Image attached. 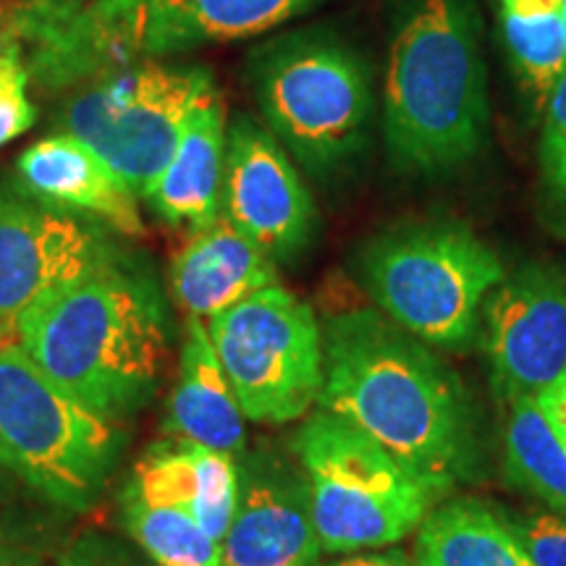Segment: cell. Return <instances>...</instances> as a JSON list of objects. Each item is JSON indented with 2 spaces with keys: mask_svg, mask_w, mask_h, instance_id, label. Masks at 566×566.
Returning a JSON list of instances; mask_svg holds the SVG:
<instances>
[{
  "mask_svg": "<svg viewBox=\"0 0 566 566\" xmlns=\"http://www.w3.org/2000/svg\"><path fill=\"white\" fill-rule=\"evenodd\" d=\"M317 401L384 446L436 499L470 470L472 422L454 373L386 315L359 310L325 323Z\"/></svg>",
  "mask_w": 566,
  "mask_h": 566,
  "instance_id": "obj_1",
  "label": "cell"
},
{
  "mask_svg": "<svg viewBox=\"0 0 566 566\" xmlns=\"http://www.w3.org/2000/svg\"><path fill=\"white\" fill-rule=\"evenodd\" d=\"M13 331L48 378L113 420L150 399L168 349L158 289L118 263L42 296Z\"/></svg>",
  "mask_w": 566,
  "mask_h": 566,
  "instance_id": "obj_2",
  "label": "cell"
},
{
  "mask_svg": "<svg viewBox=\"0 0 566 566\" xmlns=\"http://www.w3.org/2000/svg\"><path fill=\"white\" fill-rule=\"evenodd\" d=\"M491 122L478 17L467 0H420L391 42L384 126L396 166L443 174L483 150Z\"/></svg>",
  "mask_w": 566,
  "mask_h": 566,
  "instance_id": "obj_3",
  "label": "cell"
},
{
  "mask_svg": "<svg viewBox=\"0 0 566 566\" xmlns=\"http://www.w3.org/2000/svg\"><path fill=\"white\" fill-rule=\"evenodd\" d=\"M122 428L48 378L19 342L0 349V467L48 504L84 512L122 454Z\"/></svg>",
  "mask_w": 566,
  "mask_h": 566,
  "instance_id": "obj_4",
  "label": "cell"
},
{
  "mask_svg": "<svg viewBox=\"0 0 566 566\" xmlns=\"http://www.w3.org/2000/svg\"><path fill=\"white\" fill-rule=\"evenodd\" d=\"M294 451L325 554L394 546L433 512V491L342 417H310L294 438Z\"/></svg>",
  "mask_w": 566,
  "mask_h": 566,
  "instance_id": "obj_5",
  "label": "cell"
},
{
  "mask_svg": "<svg viewBox=\"0 0 566 566\" xmlns=\"http://www.w3.org/2000/svg\"><path fill=\"white\" fill-rule=\"evenodd\" d=\"M363 273L388 321L438 349L472 344L480 310L506 279L499 254L457 223L384 233L367 247Z\"/></svg>",
  "mask_w": 566,
  "mask_h": 566,
  "instance_id": "obj_6",
  "label": "cell"
},
{
  "mask_svg": "<svg viewBox=\"0 0 566 566\" xmlns=\"http://www.w3.org/2000/svg\"><path fill=\"white\" fill-rule=\"evenodd\" d=\"M212 87L205 69L142 61L71 90L61 132L108 163L134 197H150L171 163L189 111Z\"/></svg>",
  "mask_w": 566,
  "mask_h": 566,
  "instance_id": "obj_7",
  "label": "cell"
},
{
  "mask_svg": "<svg viewBox=\"0 0 566 566\" xmlns=\"http://www.w3.org/2000/svg\"><path fill=\"white\" fill-rule=\"evenodd\" d=\"M244 420H300L323 391V331L310 304L273 283L208 325Z\"/></svg>",
  "mask_w": 566,
  "mask_h": 566,
  "instance_id": "obj_8",
  "label": "cell"
},
{
  "mask_svg": "<svg viewBox=\"0 0 566 566\" xmlns=\"http://www.w3.org/2000/svg\"><path fill=\"white\" fill-rule=\"evenodd\" d=\"M265 122L310 168H328L359 147L373 92L365 63L342 42L289 40L258 69Z\"/></svg>",
  "mask_w": 566,
  "mask_h": 566,
  "instance_id": "obj_9",
  "label": "cell"
},
{
  "mask_svg": "<svg viewBox=\"0 0 566 566\" xmlns=\"http://www.w3.org/2000/svg\"><path fill=\"white\" fill-rule=\"evenodd\" d=\"M30 82L76 90L158 55L155 0H11Z\"/></svg>",
  "mask_w": 566,
  "mask_h": 566,
  "instance_id": "obj_10",
  "label": "cell"
},
{
  "mask_svg": "<svg viewBox=\"0 0 566 566\" xmlns=\"http://www.w3.org/2000/svg\"><path fill=\"white\" fill-rule=\"evenodd\" d=\"M485 352L504 405L535 399L566 375V271L527 265L485 302Z\"/></svg>",
  "mask_w": 566,
  "mask_h": 566,
  "instance_id": "obj_11",
  "label": "cell"
},
{
  "mask_svg": "<svg viewBox=\"0 0 566 566\" xmlns=\"http://www.w3.org/2000/svg\"><path fill=\"white\" fill-rule=\"evenodd\" d=\"M118 263L92 221L0 192V321L17 317L55 289Z\"/></svg>",
  "mask_w": 566,
  "mask_h": 566,
  "instance_id": "obj_12",
  "label": "cell"
},
{
  "mask_svg": "<svg viewBox=\"0 0 566 566\" xmlns=\"http://www.w3.org/2000/svg\"><path fill=\"white\" fill-rule=\"evenodd\" d=\"M221 212L271 260H289L313 237L315 205L279 139L252 118L226 134Z\"/></svg>",
  "mask_w": 566,
  "mask_h": 566,
  "instance_id": "obj_13",
  "label": "cell"
},
{
  "mask_svg": "<svg viewBox=\"0 0 566 566\" xmlns=\"http://www.w3.org/2000/svg\"><path fill=\"white\" fill-rule=\"evenodd\" d=\"M310 488L302 467L275 454H254L239 467V504L221 541V566H315Z\"/></svg>",
  "mask_w": 566,
  "mask_h": 566,
  "instance_id": "obj_14",
  "label": "cell"
},
{
  "mask_svg": "<svg viewBox=\"0 0 566 566\" xmlns=\"http://www.w3.org/2000/svg\"><path fill=\"white\" fill-rule=\"evenodd\" d=\"M21 192L51 208L80 212L124 237H142L137 197L101 155L66 132L27 147L17 160Z\"/></svg>",
  "mask_w": 566,
  "mask_h": 566,
  "instance_id": "obj_15",
  "label": "cell"
},
{
  "mask_svg": "<svg viewBox=\"0 0 566 566\" xmlns=\"http://www.w3.org/2000/svg\"><path fill=\"white\" fill-rule=\"evenodd\" d=\"M279 283L275 265L252 239L218 216L174 258L171 292L189 317H216L260 289Z\"/></svg>",
  "mask_w": 566,
  "mask_h": 566,
  "instance_id": "obj_16",
  "label": "cell"
},
{
  "mask_svg": "<svg viewBox=\"0 0 566 566\" xmlns=\"http://www.w3.org/2000/svg\"><path fill=\"white\" fill-rule=\"evenodd\" d=\"M126 491L147 504L181 509L221 543L237 514L239 464L233 457L195 443L158 446L134 467Z\"/></svg>",
  "mask_w": 566,
  "mask_h": 566,
  "instance_id": "obj_17",
  "label": "cell"
},
{
  "mask_svg": "<svg viewBox=\"0 0 566 566\" xmlns=\"http://www.w3.org/2000/svg\"><path fill=\"white\" fill-rule=\"evenodd\" d=\"M226 113L216 84L189 111L179 145L147 202L163 221L200 231L221 216Z\"/></svg>",
  "mask_w": 566,
  "mask_h": 566,
  "instance_id": "obj_18",
  "label": "cell"
},
{
  "mask_svg": "<svg viewBox=\"0 0 566 566\" xmlns=\"http://www.w3.org/2000/svg\"><path fill=\"white\" fill-rule=\"evenodd\" d=\"M168 424L181 443L226 457L239 454L244 446V415L200 317L187 321Z\"/></svg>",
  "mask_w": 566,
  "mask_h": 566,
  "instance_id": "obj_19",
  "label": "cell"
},
{
  "mask_svg": "<svg viewBox=\"0 0 566 566\" xmlns=\"http://www.w3.org/2000/svg\"><path fill=\"white\" fill-rule=\"evenodd\" d=\"M417 566H535L504 514L475 501L433 509L417 530Z\"/></svg>",
  "mask_w": 566,
  "mask_h": 566,
  "instance_id": "obj_20",
  "label": "cell"
},
{
  "mask_svg": "<svg viewBox=\"0 0 566 566\" xmlns=\"http://www.w3.org/2000/svg\"><path fill=\"white\" fill-rule=\"evenodd\" d=\"M317 0H155L158 55L200 42L263 34L313 9Z\"/></svg>",
  "mask_w": 566,
  "mask_h": 566,
  "instance_id": "obj_21",
  "label": "cell"
},
{
  "mask_svg": "<svg viewBox=\"0 0 566 566\" xmlns=\"http://www.w3.org/2000/svg\"><path fill=\"white\" fill-rule=\"evenodd\" d=\"M509 61L537 103L566 74V0H495Z\"/></svg>",
  "mask_w": 566,
  "mask_h": 566,
  "instance_id": "obj_22",
  "label": "cell"
},
{
  "mask_svg": "<svg viewBox=\"0 0 566 566\" xmlns=\"http://www.w3.org/2000/svg\"><path fill=\"white\" fill-rule=\"evenodd\" d=\"M506 472L566 516V443L535 399L509 405Z\"/></svg>",
  "mask_w": 566,
  "mask_h": 566,
  "instance_id": "obj_23",
  "label": "cell"
},
{
  "mask_svg": "<svg viewBox=\"0 0 566 566\" xmlns=\"http://www.w3.org/2000/svg\"><path fill=\"white\" fill-rule=\"evenodd\" d=\"M126 527L158 566H221V543L187 512L124 493Z\"/></svg>",
  "mask_w": 566,
  "mask_h": 566,
  "instance_id": "obj_24",
  "label": "cell"
},
{
  "mask_svg": "<svg viewBox=\"0 0 566 566\" xmlns=\"http://www.w3.org/2000/svg\"><path fill=\"white\" fill-rule=\"evenodd\" d=\"M38 111L30 101V74L21 61V45L0 59V147L32 129Z\"/></svg>",
  "mask_w": 566,
  "mask_h": 566,
  "instance_id": "obj_25",
  "label": "cell"
},
{
  "mask_svg": "<svg viewBox=\"0 0 566 566\" xmlns=\"http://www.w3.org/2000/svg\"><path fill=\"white\" fill-rule=\"evenodd\" d=\"M535 566H566V516L558 512L504 514Z\"/></svg>",
  "mask_w": 566,
  "mask_h": 566,
  "instance_id": "obj_26",
  "label": "cell"
},
{
  "mask_svg": "<svg viewBox=\"0 0 566 566\" xmlns=\"http://www.w3.org/2000/svg\"><path fill=\"white\" fill-rule=\"evenodd\" d=\"M543 108H546L541 139L543 174L551 192L566 208V74L551 90Z\"/></svg>",
  "mask_w": 566,
  "mask_h": 566,
  "instance_id": "obj_27",
  "label": "cell"
},
{
  "mask_svg": "<svg viewBox=\"0 0 566 566\" xmlns=\"http://www.w3.org/2000/svg\"><path fill=\"white\" fill-rule=\"evenodd\" d=\"M40 562L42 543L32 541L13 506L0 499V566H38Z\"/></svg>",
  "mask_w": 566,
  "mask_h": 566,
  "instance_id": "obj_28",
  "label": "cell"
},
{
  "mask_svg": "<svg viewBox=\"0 0 566 566\" xmlns=\"http://www.w3.org/2000/svg\"><path fill=\"white\" fill-rule=\"evenodd\" d=\"M59 566H137L101 537H82L61 554Z\"/></svg>",
  "mask_w": 566,
  "mask_h": 566,
  "instance_id": "obj_29",
  "label": "cell"
},
{
  "mask_svg": "<svg viewBox=\"0 0 566 566\" xmlns=\"http://www.w3.org/2000/svg\"><path fill=\"white\" fill-rule=\"evenodd\" d=\"M537 405H541L543 412L554 424V430L562 436V441L566 443V375L562 380H556L548 391H543L537 396Z\"/></svg>",
  "mask_w": 566,
  "mask_h": 566,
  "instance_id": "obj_30",
  "label": "cell"
},
{
  "mask_svg": "<svg viewBox=\"0 0 566 566\" xmlns=\"http://www.w3.org/2000/svg\"><path fill=\"white\" fill-rule=\"evenodd\" d=\"M315 566H412L407 562L405 554H354L346 556L342 562L331 564H315Z\"/></svg>",
  "mask_w": 566,
  "mask_h": 566,
  "instance_id": "obj_31",
  "label": "cell"
},
{
  "mask_svg": "<svg viewBox=\"0 0 566 566\" xmlns=\"http://www.w3.org/2000/svg\"><path fill=\"white\" fill-rule=\"evenodd\" d=\"M13 45H19V40H17V30H13L11 6H9V11L0 17V59H3V55L9 53Z\"/></svg>",
  "mask_w": 566,
  "mask_h": 566,
  "instance_id": "obj_32",
  "label": "cell"
},
{
  "mask_svg": "<svg viewBox=\"0 0 566 566\" xmlns=\"http://www.w3.org/2000/svg\"><path fill=\"white\" fill-rule=\"evenodd\" d=\"M11 342H17V331H13L11 323L0 321V349H3V346L11 344Z\"/></svg>",
  "mask_w": 566,
  "mask_h": 566,
  "instance_id": "obj_33",
  "label": "cell"
},
{
  "mask_svg": "<svg viewBox=\"0 0 566 566\" xmlns=\"http://www.w3.org/2000/svg\"><path fill=\"white\" fill-rule=\"evenodd\" d=\"M9 6H11V3H6V0H0V17H3V13L9 11Z\"/></svg>",
  "mask_w": 566,
  "mask_h": 566,
  "instance_id": "obj_34",
  "label": "cell"
}]
</instances>
